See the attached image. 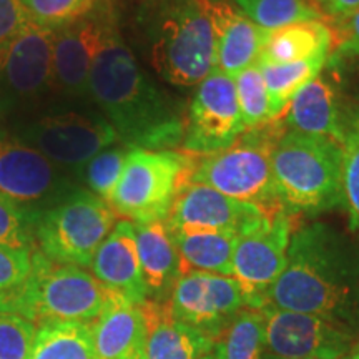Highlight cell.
Here are the masks:
<instances>
[{
	"mask_svg": "<svg viewBox=\"0 0 359 359\" xmlns=\"http://www.w3.org/2000/svg\"><path fill=\"white\" fill-rule=\"evenodd\" d=\"M32 224H35L32 217L22 212L11 201L0 198V245L30 248Z\"/></svg>",
	"mask_w": 359,
	"mask_h": 359,
	"instance_id": "obj_35",
	"label": "cell"
},
{
	"mask_svg": "<svg viewBox=\"0 0 359 359\" xmlns=\"http://www.w3.org/2000/svg\"><path fill=\"white\" fill-rule=\"evenodd\" d=\"M137 24L150 65L175 87H193L215 69V32L208 0H143Z\"/></svg>",
	"mask_w": 359,
	"mask_h": 359,
	"instance_id": "obj_3",
	"label": "cell"
},
{
	"mask_svg": "<svg viewBox=\"0 0 359 359\" xmlns=\"http://www.w3.org/2000/svg\"><path fill=\"white\" fill-rule=\"evenodd\" d=\"M306 2L309 4V6H311L314 11H316V7H320V4H321V0H306Z\"/></svg>",
	"mask_w": 359,
	"mask_h": 359,
	"instance_id": "obj_41",
	"label": "cell"
},
{
	"mask_svg": "<svg viewBox=\"0 0 359 359\" xmlns=\"http://www.w3.org/2000/svg\"><path fill=\"white\" fill-rule=\"evenodd\" d=\"M20 2L34 25L55 32L92 11L98 0H20Z\"/></svg>",
	"mask_w": 359,
	"mask_h": 359,
	"instance_id": "obj_32",
	"label": "cell"
},
{
	"mask_svg": "<svg viewBox=\"0 0 359 359\" xmlns=\"http://www.w3.org/2000/svg\"><path fill=\"white\" fill-rule=\"evenodd\" d=\"M359 8V0H321L320 13H326L334 20H341Z\"/></svg>",
	"mask_w": 359,
	"mask_h": 359,
	"instance_id": "obj_39",
	"label": "cell"
},
{
	"mask_svg": "<svg viewBox=\"0 0 359 359\" xmlns=\"http://www.w3.org/2000/svg\"><path fill=\"white\" fill-rule=\"evenodd\" d=\"M266 359H281V358H276V356H269V354H268Z\"/></svg>",
	"mask_w": 359,
	"mask_h": 359,
	"instance_id": "obj_43",
	"label": "cell"
},
{
	"mask_svg": "<svg viewBox=\"0 0 359 359\" xmlns=\"http://www.w3.org/2000/svg\"><path fill=\"white\" fill-rule=\"evenodd\" d=\"M338 39L334 43V52L338 58L359 55V8L348 17L338 20Z\"/></svg>",
	"mask_w": 359,
	"mask_h": 359,
	"instance_id": "obj_38",
	"label": "cell"
},
{
	"mask_svg": "<svg viewBox=\"0 0 359 359\" xmlns=\"http://www.w3.org/2000/svg\"><path fill=\"white\" fill-rule=\"evenodd\" d=\"M233 80H235L238 105L246 130L263 127L280 116L257 64L238 74Z\"/></svg>",
	"mask_w": 359,
	"mask_h": 359,
	"instance_id": "obj_29",
	"label": "cell"
},
{
	"mask_svg": "<svg viewBox=\"0 0 359 359\" xmlns=\"http://www.w3.org/2000/svg\"><path fill=\"white\" fill-rule=\"evenodd\" d=\"M264 343L269 356L281 359H346L356 336L308 313L264 304Z\"/></svg>",
	"mask_w": 359,
	"mask_h": 359,
	"instance_id": "obj_16",
	"label": "cell"
},
{
	"mask_svg": "<svg viewBox=\"0 0 359 359\" xmlns=\"http://www.w3.org/2000/svg\"><path fill=\"white\" fill-rule=\"evenodd\" d=\"M291 233L290 213L275 208L238 235L231 276L243 286L250 309L266 304L268 291L286 266Z\"/></svg>",
	"mask_w": 359,
	"mask_h": 359,
	"instance_id": "obj_10",
	"label": "cell"
},
{
	"mask_svg": "<svg viewBox=\"0 0 359 359\" xmlns=\"http://www.w3.org/2000/svg\"><path fill=\"white\" fill-rule=\"evenodd\" d=\"M77 188L65 170L37 148L20 138L0 135V198L11 201L35 223L40 215Z\"/></svg>",
	"mask_w": 359,
	"mask_h": 359,
	"instance_id": "obj_9",
	"label": "cell"
},
{
	"mask_svg": "<svg viewBox=\"0 0 359 359\" xmlns=\"http://www.w3.org/2000/svg\"><path fill=\"white\" fill-rule=\"evenodd\" d=\"M280 137L266 125L251 128L231 147L195 161L190 182L203 183L233 200L264 210L283 208L271 167L273 148Z\"/></svg>",
	"mask_w": 359,
	"mask_h": 359,
	"instance_id": "obj_7",
	"label": "cell"
},
{
	"mask_svg": "<svg viewBox=\"0 0 359 359\" xmlns=\"http://www.w3.org/2000/svg\"><path fill=\"white\" fill-rule=\"evenodd\" d=\"M32 269V250L0 245V293L15 290Z\"/></svg>",
	"mask_w": 359,
	"mask_h": 359,
	"instance_id": "obj_36",
	"label": "cell"
},
{
	"mask_svg": "<svg viewBox=\"0 0 359 359\" xmlns=\"http://www.w3.org/2000/svg\"><path fill=\"white\" fill-rule=\"evenodd\" d=\"M213 356L215 359H266L262 311L241 309L215 343Z\"/></svg>",
	"mask_w": 359,
	"mask_h": 359,
	"instance_id": "obj_27",
	"label": "cell"
},
{
	"mask_svg": "<svg viewBox=\"0 0 359 359\" xmlns=\"http://www.w3.org/2000/svg\"><path fill=\"white\" fill-rule=\"evenodd\" d=\"M114 291L83 268L60 264L42 251L32 253V269L15 290L0 293V309L27 318L35 325L48 321L92 323Z\"/></svg>",
	"mask_w": 359,
	"mask_h": 359,
	"instance_id": "obj_5",
	"label": "cell"
},
{
	"mask_svg": "<svg viewBox=\"0 0 359 359\" xmlns=\"http://www.w3.org/2000/svg\"><path fill=\"white\" fill-rule=\"evenodd\" d=\"M88 95L128 148L173 150L185 138L182 110L138 64L120 30L98 53Z\"/></svg>",
	"mask_w": 359,
	"mask_h": 359,
	"instance_id": "obj_2",
	"label": "cell"
},
{
	"mask_svg": "<svg viewBox=\"0 0 359 359\" xmlns=\"http://www.w3.org/2000/svg\"><path fill=\"white\" fill-rule=\"evenodd\" d=\"M280 205L288 213L318 217L344 206L343 145L288 130L271 154Z\"/></svg>",
	"mask_w": 359,
	"mask_h": 359,
	"instance_id": "obj_4",
	"label": "cell"
},
{
	"mask_svg": "<svg viewBox=\"0 0 359 359\" xmlns=\"http://www.w3.org/2000/svg\"><path fill=\"white\" fill-rule=\"evenodd\" d=\"M115 218L105 200L79 187L39 217L35 235L40 251L55 263L90 268Z\"/></svg>",
	"mask_w": 359,
	"mask_h": 359,
	"instance_id": "obj_8",
	"label": "cell"
},
{
	"mask_svg": "<svg viewBox=\"0 0 359 359\" xmlns=\"http://www.w3.org/2000/svg\"><path fill=\"white\" fill-rule=\"evenodd\" d=\"M330 53H321L308 60L294 64H257L266 83L273 105L281 115L290 107L291 100L309 82L320 77V72L326 65Z\"/></svg>",
	"mask_w": 359,
	"mask_h": 359,
	"instance_id": "obj_28",
	"label": "cell"
},
{
	"mask_svg": "<svg viewBox=\"0 0 359 359\" xmlns=\"http://www.w3.org/2000/svg\"><path fill=\"white\" fill-rule=\"evenodd\" d=\"M245 308V290L235 278L206 271L182 273L167 303L173 320L195 327L215 343Z\"/></svg>",
	"mask_w": 359,
	"mask_h": 359,
	"instance_id": "obj_14",
	"label": "cell"
},
{
	"mask_svg": "<svg viewBox=\"0 0 359 359\" xmlns=\"http://www.w3.org/2000/svg\"><path fill=\"white\" fill-rule=\"evenodd\" d=\"M32 25L20 0H0V47Z\"/></svg>",
	"mask_w": 359,
	"mask_h": 359,
	"instance_id": "obj_37",
	"label": "cell"
},
{
	"mask_svg": "<svg viewBox=\"0 0 359 359\" xmlns=\"http://www.w3.org/2000/svg\"><path fill=\"white\" fill-rule=\"evenodd\" d=\"M208 12L215 32V69L235 79L257 64L268 30L224 0H208Z\"/></svg>",
	"mask_w": 359,
	"mask_h": 359,
	"instance_id": "obj_18",
	"label": "cell"
},
{
	"mask_svg": "<svg viewBox=\"0 0 359 359\" xmlns=\"http://www.w3.org/2000/svg\"><path fill=\"white\" fill-rule=\"evenodd\" d=\"M241 12L262 29L271 30L303 20H318L321 13L306 0H233Z\"/></svg>",
	"mask_w": 359,
	"mask_h": 359,
	"instance_id": "obj_30",
	"label": "cell"
},
{
	"mask_svg": "<svg viewBox=\"0 0 359 359\" xmlns=\"http://www.w3.org/2000/svg\"><path fill=\"white\" fill-rule=\"evenodd\" d=\"M346 359H359V341H356V344H354V348Z\"/></svg>",
	"mask_w": 359,
	"mask_h": 359,
	"instance_id": "obj_40",
	"label": "cell"
},
{
	"mask_svg": "<svg viewBox=\"0 0 359 359\" xmlns=\"http://www.w3.org/2000/svg\"><path fill=\"white\" fill-rule=\"evenodd\" d=\"M93 276L103 286L122 294L128 302L143 304L148 293L143 281L140 258L137 248L135 224L128 219L116 222L95 253L92 264Z\"/></svg>",
	"mask_w": 359,
	"mask_h": 359,
	"instance_id": "obj_19",
	"label": "cell"
},
{
	"mask_svg": "<svg viewBox=\"0 0 359 359\" xmlns=\"http://www.w3.org/2000/svg\"><path fill=\"white\" fill-rule=\"evenodd\" d=\"M235 80L217 69L196 85L185 122L183 148L191 155H212L231 147L245 133Z\"/></svg>",
	"mask_w": 359,
	"mask_h": 359,
	"instance_id": "obj_15",
	"label": "cell"
},
{
	"mask_svg": "<svg viewBox=\"0 0 359 359\" xmlns=\"http://www.w3.org/2000/svg\"><path fill=\"white\" fill-rule=\"evenodd\" d=\"M191 156L175 150L130 148L127 161L107 203L132 223L167 219L178 191L190 182Z\"/></svg>",
	"mask_w": 359,
	"mask_h": 359,
	"instance_id": "obj_6",
	"label": "cell"
},
{
	"mask_svg": "<svg viewBox=\"0 0 359 359\" xmlns=\"http://www.w3.org/2000/svg\"><path fill=\"white\" fill-rule=\"evenodd\" d=\"M266 304L308 313L359 333V243L330 223L313 222L291 233L286 266Z\"/></svg>",
	"mask_w": 359,
	"mask_h": 359,
	"instance_id": "obj_1",
	"label": "cell"
},
{
	"mask_svg": "<svg viewBox=\"0 0 359 359\" xmlns=\"http://www.w3.org/2000/svg\"><path fill=\"white\" fill-rule=\"evenodd\" d=\"M133 224L148 299L160 303L170 298L175 283L182 275L173 231L167 219Z\"/></svg>",
	"mask_w": 359,
	"mask_h": 359,
	"instance_id": "obj_21",
	"label": "cell"
},
{
	"mask_svg": "<svg viewBox=\"0 0 359 359\" xmlns=\"http://www.w3.org/2000/svg\"><path fill=\"white\" fill-rule=\"evenodd\" d=\"M35 336V323L0 309V359H30Z\"/></svg>",
	"mask_w": 359,
	"mask_h": 359,
	"instance_id": "obj_34",
	"label": "cell"
},
{
	"mask_svg": "<svg viewBox=\"0 0 359 359\" xmlns=\"http://www.w3.org/2000/svg\"><path fill=\"white\" fill-rule=\"evenodd\" d=\"M148 336L143 359H203L213 351L215 341L185 323L170 316L167 304L143 303Z\"/></svg>",
	"mask_w": 359,
	"mask_h": 359,
	"instance_id": "obj_22",
	"label": "cell"
},
{
	"mask_svg": "<svg viewBox=\"0 0 359 359\" xmlns=\"http://www.w3.org/2000/svg\"><path fill=\"white\" fill-rule=\"evenodd\" d=\"M116 30L118 19L110 0H98L80 19L55 30L52 48L55 88L69 97H87L90 72Z\"/></svg>",
	"mask_w": 359,
	"mask_h": 359,
	"instance_id": "obj_12",
	"label": "cell"
},
{
	"mask_svg": "<svg viewBox=\"0 0 359 359\" xmlns=\"http://www.w3.org/2000/svg\"><path fill=\"white\" fill-rule=\"evenodd\" d=\"M268 212L271 210L233 200L203 183L188 182L175 196L167 223L172 231H230L240 235Z\"/></svg>",
	"mask_w": 359,
	"mask_h": 359,
	"instance_id": "obj_17",
	"label": "cell"
},
{
	"mask_svg": "<svg viewBox=\"0 0 359 359\" xmlns=\"http://www.w3.org/2000/svg\"><path fill=\"white\" fill-rule=\"evenodd\" d=\"M286 123L293 132L325 137L341 145L346 137L336 90L323 77H316L293 97Z\"/></svg>",
	"mask_w": 359,
	"mask_h": 359,
	"instance_id": "obj_23",
	"label": "cell"
},
{
	"mask_svg": "<svg viewBox=\"0 0 359 359\" xmlns=\"http://www.w3.org/2000/svg\"><path fill=\"white\" fill-rule=\"evenodd\" d=\"M334 35L321 19L303 20L268 32L257 64H294L333 50Z\"/></svg>",
	"mask_w": 359,
	"mask_h": 359,
	"instance_id": "obj_24",
	"label": "cell"
},
{
	"mask_svg": "<svg viewBox=\"0 0 359 359\" xmlns=\"http://www.w3.org/2000/svg\"><path fill=\"white\" fill-rule=\"evenodd\" d=\"M203 359H215V356H213V351H212V353H210V354H208V356H205Z\"/></svg>",
	"mask_w": 359,
	"mask_h": 359,
	"instance_id": "obj_42",
	"label": "cell"
},
{
	"mask_svg": "<svg viewBox=\"0 0 359 359\" xmlns=\"http://www.w3.org/2000/svg\"><path fill=\"white\" fill-rule=\"evenodd\" d=\"M30 359H97L90 323L48 321L39 325Z\"/></svg>",
	"mask_w": 359,
	"mask_h": 359,
	"instance_id": "obj_26",
	"label": "cell"
},
{
	"mask_svg": "<svg viewBox=\"0 0 359 359\" xmlns=\"http://www.w3.org/2000/svg\"><path fill=\"white\" fill-rule=\"evenodd\" d=\"M128 147H110L93 156L85 167L80 170L83 175L88 190L95 193L105 201L110 200L116 183L122 177L125 161H127Z\"/></svg>",
	"mask_w": 359,
	"mask_h": 359,
	"instance_id": "obj_31",
	"label": "cell"
},
{
	"mask_svg": "<svg viewBox=\"0 0 359 359\" xmlns=\"http://www.w3.org/2000/svg\"><path fill=\"white\" fill-rule=\"evenodd\" d=\"M92 327L97 359H143L148 320L143 304H135L115 293Z\"/></svg>",
	"mask_w": 359,
	"mask_h": 359,
	"instance_id": "obj_20",
	"label": "cell"
},
{
	"mask_svg": "<svg viewBox=\"0 0 359 359\" xmlns=\"http://www.w3.org/2000/svg\"><path fill=\"white\" fill-rule=\"evenodd\" d=\"M212 2H213V0H212Z\"/></svg>",
	"mask_w": 359,
	"mask_h": 359,
	"instance_id": "obj_44",
	"label": "cell"
},
{
	"mask_svg": "<svg viewBox=\"0 0 359 359\" xmlns=\"http://www.w3.org/2000/svg\"><path fill=\"white\" fill-rule=\"evenodd\" d=\"M180 255V268L187 271H206L233 275V253L238 240L230 231H173Z\"/></svg>",
	"mask_w": 359,
	"mask_h": 359,
	"instance_id": "obj_25",
	"label": "cell"
},
{
	"mask_svg": "<svg viewBox=\"0 0 359 359\" xmlns=\"http://www.w3.org/2000/svg\"><path fill=\"white\" fill-rule=\"evenodd\" d=\"M19 135L22 142L37 148L60 168L79 172L93 156L120 140L109 120L79 111L34 120Z\"/></svg>",
	"mask_w": 359,
	"mask_h": 359,
	"instance_id": "obj_13",
	"label": "cell"
},
{
	"mask_svg": "<svg viewBox=\"0 0 359 359\" xmlns=\"http://www.w3.org/2000/svg\"><path fill=\"white\" fill-rule=\"evenodd\" d=\"M53 35L32 24L0 47V116L25 109L55 88Z\"/></svg>",
	"mask_w": 359,
	"mask_h": 359,
	"instance_id": "obj_11",
	"label": "cell"
},
{
	"mask_svg": "<svg viewBox=\"0 0 359 359\" xmlns=\"http://www.w3.org/2000/svg\"><path fill=\"white\" fill-rule=\"evenodd\" d=\"M343 201L359 236V116L348 125L343 142Z\"/></svg>",
	"mask_w": 359,
	"mask_h": 359,
	"instance_id": "obj_33",
	"label": "cell"
}]
</instances>
